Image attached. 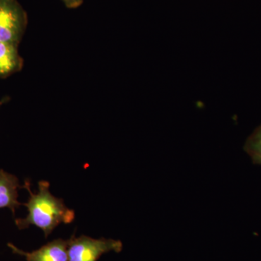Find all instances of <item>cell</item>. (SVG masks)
Returning <instances> with one entry per match:
<instances>
[{
    "label": "cell",
    "mask_w": 261,
    "mask_h": 261,
    "mask_svg": "<svg viewBox=\"0 0 261 261\" xmlns=\"http://www.w3.org/2000/svg\"><path fill=\"white\" fill-rule=\"evenodd\" d=\"M38 185L39 191L33 193L30 181L25 180L23 188L27 189L30 197L28 202L22 205L27 207L29 214L25 219H15V223L19 229H25L34 225L42 230L47 238L62 223L68 224L73 222L75 212L65 205L63 199L51 195L49 182L40 181Z\"/></svg>",
    "instance_id": "1"
},
{
    "label": "cell",
    "mask_w": 261,
    "mask_h": 261,
    "mask_svg": "<svg viewBox=\"0 0 261 261\" xmlns=\"http://www.w3.org/2000/svg\"><path fill=\"white\" fill-rule=\"evenodd\" d=\"M28 25V15L18 0H0V42L19 46Z\"/></svg>",
    "instance_id": "2"
},
{
    "label": "cell",
    "mask_w": 261,
    "mask_h": 261,
    "mask_svg": "<svg viewBox=\"0 0 261 261\" xmlns=\"http://www.w3.org/2000/svg\"><path fill=\"white\" fill-rule=\"evenodd\" d=\"M123 244L112 239H94L73 234L68 240V254L69 261H98L103 254L111 251L120 252Z\"/></svg>",
    "instance_id": "3"
},
{
    "label": "cell",
    "mask_w": 261,
    "mask_h": 261,
    "mask_svg": "<svg viewBox=\"0 0 261 261\" xmlns=\"http://www.w3.org/2000/svg\"><path fill=\"white\" fill-rule=\"evenodd\" d=\"M8 246L13 253L25 257L27 261H69L68 240L57 239L31 252L23 251L12 243H8Z\"/></svg>",
    "instance_id": "4"
},
{
    "label": "cell",
    "mask_w": 261,
    "mask_h": 261,
    "mask_svg": "<svg viewBox=\"0 0 261 261\" xmlns=\"http://www.w3.org/2000/svg\"><path fill=\"white\" fill-rule=\"evenodd\" d=\"M20 187L16 176L0 169V209L9 208L15 216V210L22 205L18 201Z\"/></svg>",
    "instance_id": "5"
},
{
    "label": "cell",
    "mask_w": 261,
    "mask_h": 261,
    "mask_svg": "<svg viewBox=\"0 0 261 261\" xmlns=\"http://www.w3.org/2000/svg\"><path fill=\"white\" fill-rule=\"evenodd\" d=\"M23 65L18 45L0 42V79H6L18 73L23 69Z\"/></svg>",
    "instance_id": "6"
},
{
    "label": "cell",
    "mask_w": 261,
    "mask_h": 261,
    "mask_svg": "<svg viewBox=\"0 0 261 261\" xmlns=\"http://www.w3.org/2000/svg\"><path fill=\"white\" fill-rule=\"evenodd\" d=\"M244 149L249 154L254 164L261 166V125L255 128L247 139Z\"/></svg>",
    "instance_id": "7"
},
{
    "label": "cell",
    "mask_w": 261,
    "mask_h": 261,
    "mask_svg": "<svg viewBox=\"0 0 261 261\" xmlns=\"http://www.w3.org/2000/svg\"><path fill=\"white\" fill-rule=\"evenodd\" d=\"M66 8L75 9L83 4L84 0H61Z\"/></svg>",
    "instance_id": "8"
},
{
    "label": "cell",
    "mask_w": 261,
    "mask_h": 261,
    "mask_svg": "<svg viewBox=\"0 0 261 261\" xmlns=\"http://www.w3.org/2000/svg\"><path fill=\"white\" fill-rule=\"evenodd\" d=\"M9 100L10 97H8V96L2 98V99H0V107H1V106H3V105L5 104V103L8 102Z\"/></svg>",
    "instance_id": "9"
}]
</instances>
